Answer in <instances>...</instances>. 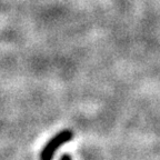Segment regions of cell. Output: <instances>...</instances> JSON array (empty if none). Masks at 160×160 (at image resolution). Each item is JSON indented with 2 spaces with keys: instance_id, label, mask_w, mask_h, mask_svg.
<instances>
[{
  "instance_id": "6da1fadb",
  "label": "cell",
  "mask_w": 160,
  "mask_h": 160,
  "mask_svg": "<svg viewBox=\"0 0 160 160\" xmlns=\"http://www.w3.org/2000/svg\"><path fill=\"white\" fill-rule=\"evenodd\" d=\"M72 137H73V133L70 130H62V131H60L52 139H50L49 142L45 146V148L41 151L40 158L42 160H50L53 157V155H55V152L57 151L58 148L60 146L65 145L69 140H71Z\"/></svg>"
}]
</instances>
